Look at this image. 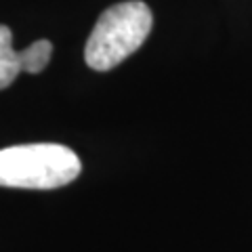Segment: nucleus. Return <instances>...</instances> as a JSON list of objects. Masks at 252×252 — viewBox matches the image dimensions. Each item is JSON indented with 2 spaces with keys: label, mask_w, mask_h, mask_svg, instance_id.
<instances>
[{
  "label": "nucleus",
  "mask_w": 252,
  "mask_h": 252,
  "mask_svg": "<svg viewBox=\"0 0 252 252\" xmlns=\"http://www.w3.org/2000/svg\"><path fill=\"white\" fill-rule=\"evenodd\" d=\"M21 74L19 51L13 49V34L6 26H0V91L11 86Z\"/></svg>",
  "instance_id": "7ed1b4c3"
},
{
  "label": "nucleus",
  "mask_w": 252,
  "mask_h": 252,
  "mask_svg": "<svg viewBox=\"0 0 252 252\" xmlns=\"http://www.w3.org/2000/svg\"><path fill=\"white\" fill-rule=\"evenodd\" d=\"M51 55H53V44H51L49 40H36L34 44H30L28 49L19 51L21 72L40 74L42 69L49 65Z\"/></svg>",
  "instance_id": "20e7f679"
},
{
  "label": "nucleus",
  "mask_w": 252,
  "mask_h": 252,
  "mask_svg": "<svg viewBox=\"0 0 252 252\" xmlns=\"http://www.w3.org/2000/svg\"><path fill=\"white\" fill-rule=\"evenodd\" d=\"M154 26V15L141 0H126L109 6L99 17L86 40V65L107 72L130 57L147 40Z\"/></svg>",
  "instance_id": "f257e3e1"
},
{
  "label": "nucleus",
  "mask_w": 252,
  "mask_h": 252,
  "mask_svg": "<svg viewBox=\"0 0 252 252\" xmlns=\"http://www.w3.org/2000/svg\"><path fill=\"white\" fill-rule=\"evenodd\" d=\"M82 164L59 143H28L0 149V187L57 189L80 175Z\"/></svg>",
  "instance_id": "f03ea898"
}]
</instances>
